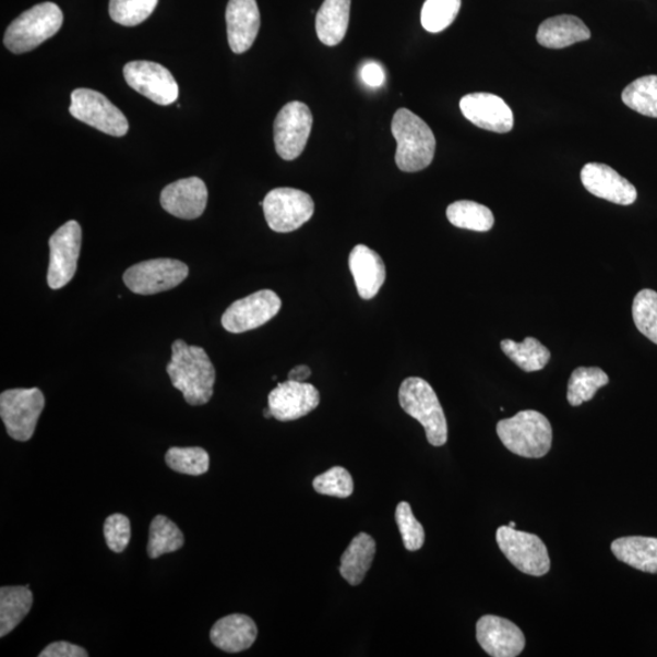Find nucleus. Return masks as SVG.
<instances>
[{
  "label": "nucleus",
  "instance_id": "obj_1",
  "mask_svg": "<svg viewBox=\"0 0 657 657\" xmlns=\"http://www.w3.org/2000/svg\"><path fill=\"white\" fill-rule=\"evenodd\" d=\"M167 374L190 406H204L214 396L216 370L203 347L189 346L183 341L172 344L171 362Z\"/></svg>",
  "mask_w": 657,
  "mask_h": 657
},
{
  "label": "nucleus",
  "instance_id": "obj_2",
  "mask_svg": "<svg viewBox=\"0 0 657 657\" xmlns=\"http://www.w3.org/2000/svg\"><path fill=\"white\" fill-rule=\"evenodd\" d=\"M391 131L397 142L395 160L401 171L419 172L431 165L437 152V138L418 115L408 109L397 110Z\"/></svg>",
  "mask_w": 657,
  "mask_h": 657
},
{
  "label": "nucleus",
  "instance_id": "obj_3",
  "mask_svg": "<svg viewBox=\"0 0 657 657\" xmlns=\"http://www.w3.org/2000/svg\"><path fill=\"white\" fill-rule=\"evenodd\" d=\"M497 433L505 449L524 458H543L552 449L553 429L537 410L518 411L497 423Z\"/></svg>",
  "mask_w": 657,
  "mask_h": 657
},
{
  "label": "nucleus",
  "instance_id": "obj_4",
  "mask_svg": "<svg viewBox=\"0 0 657 657\" xmlns=\"http://www.w3.org/2000/svg\"><path fill=\"white\" fill-rule=\"evenodd\" d=\"M402 409L417 419L427 432V439L434 447L447 443L449 426L437 392L421 378H408L398 392Z\"/></svg>",
  "mask_w": 657,
  "mask_h": 657
},
{
  "label": "nucleus",
  "instance_id": "obj_5",
  "mask_svg": "<svg viewBox=\"0 0 657 657\" xmlns=\"http://www.w3.org/2000/svg\"><path fill=\"white\" fill-rule=\"evenodd\" d=\"M62 24L63 14L57 4L50 2L37 4L9 25L4 45L15 55H23L55 37Z\"/></svg>",
  "mask_w": 657,
  "mask_h": 657
},
{
  "label": "nucleus",
  "instance_id": "obj_6",
  "mask_svg": "<svg viewBox=\"0 0 657 657\" xmlns=\"http://www.w3.org/2000/svg\"><path fill=\"white\" fill-rule=\"evenodd\" d=\"M45 406L44 392L37 387L4 391L0 395V417L9 437L20 442L31 440Z\"/></svg>",
  "mask_w": 657,
  "mask_h": 657
},
{
  "label": "nucleus",
  "instance_id": "obj_7",
  "mask_svg": "<svg viewBox=\"0 0 657 657\" xmlns=\"http://www.w3.org/2000/svg\"><path fill=\"white\" fill-rule=\"evenodd\" d=\"M263 207L270 228L277 232H291L301 228L314 214L311 195L294 188H277L264 198Z\"/></svg>",
  "mask_w": 657,
  "mask_h": 657
},
{
  "label": "nucleus",
  "instance_id": "obj_8",
  "mask_svg": "<svg viewBox=\"0 0 657 657\" xmlns=\"http://www.w3.org/2000/svg\"><path fill=\"white\" fill-rule=\"evenodd\" d=\"M497 542L505 558L529 576H545L550 570V559L543 540L516 528L501 526L497 529Z\"/></svg>",
  "mask_w": 657,
  "mask_h": 657
},
{
  "label": "nucleus",
  "instance_id": "obj_9",
  "mask_svg": "<svg viewBox=\"0 0 657 657\" xmlns=\"http://www.w3.org/2000/svg\"><path fill=\"white\" fill-rule=\"evenodd\" d=\"M70 114L105 134L123 136L130 124L123 112L99 92L80 88L71 94Z\"/></svg>",
  "mask_w": 657,
  "mask_h": 657
},
{
  "label": "nucleus",
  "instance_id": "obj_10",
  "mask_svg": "<svg viewBox=\"0 0 657 657\" xmlns=\"http://www.w3.org/2000/svg\"><path fill=\"white\" fill-rule=\"evenodd\" d=\"M189 274L186 263L172 259H156L134 264L123 274V282L132 292L155 295L176 288Z\"/></svg>",
  "mask_w": 657,
  "mask_h": 657
},
{
  "label": "nucleus",
  "instance_id": "obj_11",
  "mask_svg": "<svg viewBox=\"0 0 657 657\" xmlns=\"http://www.w3.org/2000/svg\"><path fill=\"white\" fill-rule=\"evenodd\" d=\"M313 115L306 104L291 101L279 111L274 122L275 151L286 162L298 158L311 135Z\"/></svg>",
  "mask_w": 657,
  "mask_h": 657
},
{
  "label": "nucleus",
  "instance_id": "obj_12",
  "mask_svg": "<svg viewBox=\"0 0 657 657\" xmlns=\"http://www.w3.org/2000/svg\"><path fill=\"white\" fill-rule=\"evenodd\" d=\"M82 246V229L76 220L60 227L49 239L50 261L47 282L49 288L59 290L68 285L77 271Z\"/></svg>",
  "mask_w": 657,
  "mask_h": 657
},
{
  "label": "nucleus",
  "instance_id": "obj_13",
  "mask_svg": "<svg viewBox=\"0 0 657 657\" xmlns=\"http://www.w3.org/2000/svg\"><path fill=\"white\" fill-rule=\"evenodd\" d=\"M282 309V300L272 290H261L231 303L222 325L227 332L241 334L268 323Z\"/></svg>",
  "mask_w": 657,
  "mask_h": 657
},
{
  "label": "nucleus",
  "instance_id": "obj_14",
  "mask_svg": "<svg viewBox=\"0 0 657 657\" xmlns=\"http://www.w3.org/2000/svg\"><path fill=\"white\" fill-rule=\"evenodd\" d=\"M129 86L158 105H171L178 99L179 88L171 72L153 61H132L123 69Z\"/></svg>",
  "mask_w": 657,
  "mask_h": 657
},
{
  "label": "nucleus",
  "instance_id": "obj_15",
  "mask_svg": "<svg viewBox=\"0 0 657 657\" xmlns=\"http://www.w3.org/2000/svg\"><path fill=\"white\" fill-rule=\"evenodd\" d=\"M459 105L464 118L479 129L495 133H507L513 130L512 109L494 94L471 93L465 95Z\"/></svg>",
  "mask_w": 657,
  "mask_h": 657
},
{
  "label": "nucleus",
  "instance_id": "obj_16",
  "mask_svg": "<svg viewBox=\"0 0 657 657\" xmlns=\"http://www.w3.org/2000/svg\"><path fill=\"white\" fill-rule=\"evenodd\" d=\"M320 404V391L312 384L292 380L279 384L268 396L273 418L279 421L298 420L310 415Z\"/></svg>",
  "mask_w": 657,
  "mask_h": 657
},
{
  "label": "nucleus",
  "instance_id": "obj_17",
  "mask_svg": "<svg viewBox=\"0 0 657 657\" xmlns=\"http://www.w3.org/2000/svg\"><path fill=\"white\" fill-rule=\"evenodd\" d=\"M476 638L481 648L493 657H516L526 645L525 635L515 623L494 614H486L478 621Z\"/></svg>",
  "mask_w": 657,
  "mask_h": 657
},
{
  "label": "nucleus",
  "instance_id": "obj_18",
  "mask_svg": "<svg viewBox=\"0 0 657 657\" xmlns=\"http://www.w3.org/2000/svg\"><path fill=\"white\" fill-rule=\"evenodd\" d=\"M583 187L597 198L629 206L637 200V189L608 165L592 163L582 168Z\"/></svg>",
  "mask_w": 657,
  "mask_h": 657
},
{
  "label": "nucleus",
  "instance_id": "obj_19",
  "mask_svg": "<svg viewBox=\"0 0 657 657\" xmlns=\"http://www.w3.org/2000/svg\"><path fill=\"white\" fill-rule=\"evenodd\" d=\"M208 192L203 179L190 177L167 186L162 193V206L168 214L182 219L203 216Z\"/></svg>",
  "mask_w": 657,
  "mask_h": 657
},
{
  "label": "nucleus",
  "instance_id": "obj_20",
  "mask_svg": "<svg viewBox=\"0 0 657 657\" xmlns=\"http://www.w3.org/2000/svg\"><path fill=\"white\" fill-rule=\"evenodd\" d=\"M226 20L229 47L242 55L252 47L261 27L256 0H229Z\"/></svg>",
  "mask_w": 657,
  "mask_h": 657
},
{
  "label": "nucleus",
  "instance_id": "obj_21",
  "mask_svg": "<svg viewBox=\"0 0 657 657\" xmlns=\"http://www.w3.org/2000/svg\"><path fill=\"white\" fill-rule=\"evenodd\" d=\"M348 266L360 298H375L386 280V267L380 254L366 246H357L349 253Z\"/></svg>",
  "mask_w": 657,
  "mask_h": 657
},
{
  "label": "nucleus",
  "instance_id": "obj_22",
  "mask_svg": "<svg viewBox=\"0 0 657 657\" xmlns=\"http://www.w3.org/2000/svg\"><path fill=\"white\" fill-rule=\"evenodd\" d=\"M254 621L242 613H232L218 620L210 632L211 642L226 653H241L251 648L258 638Z\"/></svg>",
  "mask_w": 657,
  "mask_h": 657
},
{
  "label": "nucleus",
  "instance_id": "obj_23",
  "mask_svg": "<svg viewBox=\"0 0 657 657\" xmlns=\"http://www.w3.org/2000/svg\"><path fill=\"white\" fill-rule=\"evenodd\" d=\"M590 31L583 21L572 15L550 17L540 24L537 41L549 49H563L590 38Z\"/></svg>",
  "mask_w": 657,
  "mask_h": 657
},
{
  "label": "nucleus",
  "instance_id": "obj_24",
  "mask_svg": "<svg viewBox=\"0 0 657 657\" xmlns=\"http://www.w3.org/2000/svg\"><path fill=\"white\" fill-rule=\"evenodd\" d=\"M351 0H324L315 17L318 38L327 47L341 45L349 23Z\"/></svg>",
  "mask_w": 657,
  "mask_h": 657
},
{
  "label": "nucleus",
  "instance_id": "obj_25",
  "mask_svg": "<svg viewBox=\"0 0 657 657\" xmlns=\"http://www.w3.org/2000/svg\"><path fill=\"white\" fill-rule=\"evenodd\" d=\"M611 550L622 563L648 574H657V538L622 537L613 540Z\"/></svg>",
  "mask_w": 657,
  "mask_h": 657
},
{
  "label": "nucleus",
  "instance_id": "obj_26",
  "mask_svg": "<svg viewBox=\"0 0 657 657\" xmlns=\"http://www.w3.org/2000/svg\"><path fill=\"white\" fill-rule=\"evenodd\" d=\"M377 554V543L372 536L359 534L349 543L341 560V574L351 586L363 582L372 568Z\"/></svg>",
  "mask_w": 657,
  "mask_h": 657
},
{
  "label": "nucleus",
  "instance_id": "obj_27",
  "mask_svg": "<svg viewBox=\"0 0 657 657\" xmlns=\"http://www.w3.org/2000/svg\"><path fill=\"white\" fill-rule=\"evenodd\" d=\"M34 606V593L29 586L0 588V637L12 633Z\"/></svg>",
  "mask_w": 657,
  "mask_h": 657
},
{
  "label": "nucleus",
  "instance_id": "obj_28",
  "mask_svg": "<svg viewBox=\"0 0 657 657\" xmlns=\"http://www.w3.org/2000/svg\"><path fill=\"white\" fill-rule=\"evenodd\" d=\"M502 351L526 373L538 372L549 362V349L535 337H526L522 344L505 338L501 343Z\"/></svg>",
  "mask_w": 657,
  "mask_h": 657
},
{
  "label": "nucleus",
  "instance_id": "obj_29",
  "mask_svg": "<svg viewBox=\"0 0 657 657\" xmlns=\"http://www.w3.org/2000/svg\"><path fill=\"white\" fill-rule=\"evenodd\" d=\"M609 384V377L597 367H580L571 374L568 386V401L578 407L596 396L597 391Z\"/></svg>",
  "mask_w": 657,
  "mask_h": 657
},
{
  "label": "nucleus",
  "instance_id": "obj_30",
  "mask_svg": "<svg viewBox=\"0 0 657 657\" xmlns=\"http://www.w3.org/2000/svg\"><path fill=\"white\" fill-rule=\"evenodd\" d=\"M447 218L454 227L474 231H489L494 225V216L489 207L475 201H455L447 208Z\"/></svg>",
  "mask_w": 657,
  "mask_h": 657
},
{
  "label": "nucleus",
  "instance_id": "obj_31",
  "mask_svg": "<svg viewBox=\"0 0 657 657\" xmlns=\"http://www.w3.org/2000/svg\"><path fill=\"white\" fill-rule=\"evenodd\" d=\"M184 546V536L179 527L165 515H157L151 524L147 554L152 559L175 553Z\"/></svg>",
  "mask_w": 657,
  "mask_h": 657
},
{
  "label": "nucleus",
  "instance_id": "obj_32",
  "mask_svg": "<svg viewBox=\"0 0 657 657\" xmlns=\"http://www.w3.org/2000/svg\"><path fill=\"white\" fill-rule=\"evenodd\" d=\"M622 101L633 111L657 119V76H645L630 83L622 92Z\"/></svg>",
  "mask_w": 657,
  "mask_h": 657
},
{
  "label": "nucleus",
  "instance_id": "obj_33",
  "mask_svg": "<svg viewBox=\"0 0 657 657\" xmlns=\"http://www.w3.org/2000/svg\"><path fill=\"white\" fill-rule=\"evenodd\" d=\"M168 468L179 474L200 476L210 469V455L201 447H172L165 455Z\"/></svg>",
  "mask_w": 657,
  "mask_h": 657
},
{
  "label": "nucleus",
  "instance_id": "obj_34",
  "mask_svg": "<svg viewBox=\"0 0 657 657\" xmlns=\"http://www.w3.org/2000/svg\"><path fill=\"white\" fill-rule=\"evenodd\" d=\"M462 0H427L421 10V25L430 34L449 28L457 19Z\"/></svg>",
  "mask_w": 657,
  "mask_h": 657
},
{
  "label": "nucleus",
  "instance_id": "obj_35",
  "mask_svg": "<svg viewBox=\"0 0 657 657\" xmlns=\"http://www.w3.org/2000/svg\"><path fill=\"white\" fill-rule=\"evenodd\" d=\"M632 314L638 331L657 345V292L644 289L635 295Z\"/></svg>",
  "mask_w": 657,
  "mask_h": 657
},
{
  "label": "nucleus",
  "instance_id": "obj_36",
  "mask_svg": "<svg viewBox=\"0 0 657 657\" xmlns=\"http://www.w3.org/2000/svg\"><path fill=\"white\" fill-rule=\"evenodd\" d=\"M157 3L158 0H110V17L122 26L141 25L154 13Z\"/></svg>",
  "mask_w": 657,
  "mask_h": 657
},
{
  "label": "nucleus",
  "instance_id": "obj_37",
  "mask_svg": "<svg viewBox=\"0 0 657 657\" xmlns=\"http://www.w3.org/2000/svg\"><path fill=\"white\" fill-rule=\"evenodd\" d=\"M315 492L324 495L347 498L354 493L355 485L351 474L343 466H334L331 470L318 475L313 480Z\"/></svg>",
  "mask_w": 657,
  "mask_h": 657
},
{
  "label": "nucleus",
  "instance_id": "obj_38",
  "mask_svg": "<svg viewBox=\"0 0 657 657\" xmlns=\"http://www.w3.org/2000/svg\"><path fill=\"white\" fill-rule=\"evenodd\" d=\"M396 523L399 528L404 545L409 552L419 550L426 542V531L417 517L411 512L407 502H401L396 509Z\"/></svg>",
  "mask_w": 657,
  "mask_h": 657
},
{
  "label": "nucleus",
  "instance_id": "obj_39",
  "mask_svg": "<svg viewBox=\"0 0 657 657\" xmlns=\"http://www.w3.org/2000/svg\"><path fill=\"white\" fill-rule=\"evenodd\" d=\"M106 545L114 553H122L131 540L130 518L123 514H112L104 524Z\"/></svg>",
  "mask_w": 657,
  "mask_h": 657
},
{
  "label": "nucleus",
  "instance_id": "obj_40",
  "mask_svg": "<svg viewBox=\"0 0 657 657\" xmlns=\"http://www.w3.org/2000/svg\"><path fill=\"white\" fill-rule=\"evenodd\" d=\"M39 657H87L88 653L81 646L69 642H56L47 646Z\"/></svg>",
  "mask_w": 657,
  "mask_h": 657
},
{
  "label": "nucleus",
  "instance_id": "obj_41",
  "mask_svg": "<svg viewBox=\"0 0 657 657\" xmlns=\"http://www.w3.org/2000/svg\"><path fill=\"white\" fill-rule=\"evenodd\" d=\"M360 77H362L367 86L379 88L385 82V71L378 62H367L362 70H360Z\"/></svg>",
  "mask_w": 657,
  "mask_h": 657
},
{
  "label": "nucleus",
  "instance_id": "obj_42",
  "mask_svg": "<svg viewBox=\"0 0 657 657\" xmlns=\"http://www.w3.org/2000/svg\"><path fill=\"white\" fill-rule=\"evenodd\" d=\"M312 372L310 367L299 366L295 367L289 373V380L299 381V383H304L307 379L311 377Z\"/></svg>",
  "mask_w": 657,
  "mask_h": 657
},
{
  "label": "nucleus",
  "instance_id": "obj_43",
  "mask_svg": "<svg viewBox=\"0 0 657 657\" xmlns=\"http://www.w3.org/2000/svg\"><path fill=\"white\" fill-rule=\"evenodd\" d=\"M263 416H264V418H266V419H271V418H273L272 410L270 409V407H268L267 409H264V411H263Z\"/></svg>",
  "mask_w": 657,
  "mask_h": 657
},
{
  "label": "nucleus",
  "instance_id": "obj_44",
  "mask_svg": "<svg viewBox=\"0 0 657 657\" xmlns=\"http://www.w3.org/2000/svg\"><path fill=\"white\" fill-rule=\"evenodd\" d=\"M507 526H509V527H512V528H516V524H515V523H511V524H509Z\"/></svg>",
  "mask_w": 657,
  "mask_h": 657
}]
</instances>
